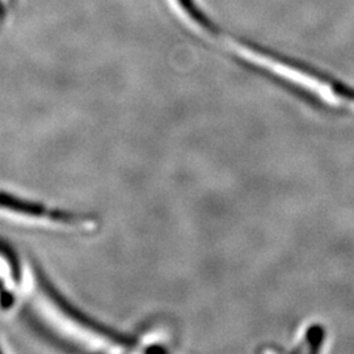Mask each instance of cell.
Segmentation results:
<instances>
[{
	"mask_svg": "<svg viewBox=\"0 0 354 354\" xmlns=\"http://www.w3.org/2000/svg\"><path fill=\"white\" fill-rule=\"evenodd\" d=\"M0 209L7 210L13 214L45 219L51 223H55L64 227L80 230V231H93L99 226V221L95 216L74 213V212H66L59 209H51L46 205L21 200L1 190H0Z\"/></svg>",
	"mask_w": 354,
	"mask_h": 354,
	"instance_id": "cell-1",
	"label": "cell"
},
{
	"mask_svg": "<svg viewBox=\"0 0 354 354\" xmlns=\"http://www.w3.org/2000/svg\"><path fill=\"white\" fill-rule=\"evenodd\" d=\"M324 339V330L322 327L317 326H311L306 329L304 335V342L301 340L299 345L306 346L307 351L310 352H317L322 346V342Z\"/></svg>",
	"mask_w": 354,
	"mask_h": 354,
	"instance_id": "cell-2",
	"label": "cell"
}]
</instances>
